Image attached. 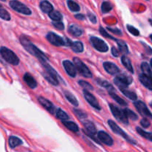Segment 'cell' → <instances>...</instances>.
I'll return each instance as SVG.
<instances>
[{
    "label": "cell",
    "mask_w": 152,
    "mask_h": 152,
    "mask_svg": "<svg viewBox=\"0 0 152 152\" xmlns=\"http://www.w3.org/2000/svg\"><path fill=\"white\" fill-rule=\"evenodd\" d=\"M19 39H20L21 44L25 48V50L29 52L31 55L38 58L39 61H48L45 53L42 51H41L37 46L34 45L26 37L22 35Z\"/></svg>",
    "instance_id": "cell-1"
},
{
    "label": "cell",
    "mask_w": 152,
    "mask_h": 152,
    "mask_svg": "<svg viewBox=\"0 0 152 152\" xmlns=\"http://www.w3.org/2000/svg\"><path fill=\"white\" fill-rule=\"evenodd\" d=\"M0 54H1V57L8 63L13 65H19V59L16 56V53L10 49L2 46L0 48Z\"/></svg>",
    "instance_id": "cell-2"
},
{
    "label": "cell",
    "mask_w": 152,
    "mask_h": 152,
    "mask_svg": "<svg viewBox=\"0 0 152 152\" xmlns=\"http://www.w3.org/2000/svg\"><path fill=\"white\" fill-rule=\"evenodd\" d=\"M108 126H110V128L111 129V130H112L114 133L117 134H118V135H120V136H121L122 137L124 138V139L126 140L127 142H130V143L132 144V145H136L137 141L134 140V139H132L131 137H129V135H128L127 134H126V132H125L124 131H123V129H122L121 128L118 126V125L116 124L115 122H114L113 120H109L108 121Z\"/></svg>",
    "instance_id": "cell-3"
},
{
    "label": "cell",
    "mask_w": 152,
    "mask_h": 152,
    "mask_svg": "<svg viewBox=\"0 0 152 152\" xmlns=\"http://www.w3.org/2000/svg\"><path fill=\"white\" fill-rule=\"evenodd\" d=\"M74 64L75 65V68L78 70L79 73L82 76L86 77V78H91L92 73L91 72L89 68L86 66V64L83 61L80 60L78 57L74 58Z\"/></svg>",
    "instance_id": "cell-4"
},
{
    "label": "cell",
    "mask_w": 152,
    "mask_h": 152,
    "mask_svg": "<svg viewBox=\"0 0 152 152\" xmlns=\"http://www.w3.org/2000/svg\"><path fill=\"white\" fill-rule=\"evenodd\" d=\"M109 107L111 112H112L113 115H114V117H115L118 121L121 122V123L126 125L129 123V120H128V117H126V114H125L124 110H122L121 108L116 106L114 104H110Z\"/></svg>",
    "instance_id": "cell-5"
},
{
    "label": "cell",
    "mask_w": 152,
    "mask_h": 152,
    "mask_svg": "<svg viewBox=\"0 0 152 152\" xmlns=\"http://www.w3.org/2000/svg\"><path fill=\"white\" fill-rule=\"evenodd\" d=\"M132 81H133L132 77L126 74H120V75L117 76L114 80V83L118 86L119 88H128V86L129 85L132 84Z\"/></svg>",
    "instance_id": "cell-6"
},
{
    "label": "cell",
    "mask_w": 152,
    "mask_h": 152,
    "mask_svg": "<svg viewBox=\"0 0 152 152\" xmlns=\"http://www.w3.org/2000/svg\"><path fill=\"white\" fill-rule=\"evenodd\" d=\"M9 4L12 9H13L15 11L18 12V13H22L24 15H28V16L32 13L31 9L22 2H19L18 1H10Z\"/></svg>",
    "instance_id": "cell-7"
},
{
    "label": "cell",
    "mask_w": 152,
    "mask_h": 152,
    "mask_svg": "<svg viewBox=\"0 0 152 152\" xmlns=\"http://www.w3.org/2000/svg\"><path fill=\"white\" fill-rule=\"evenodd\" d=\"M90 42L93 47L96 49V50L102 53H105L108 50V45L101 39L98 38L96 37H91L90 38Z\"/></svg>",
    "instance_id": "cell-8"
},
{
    "label": "cell",
    "mask_w": 152,
    "mask_h": 152,
    "mask_svg": "<svg viewBox=\"0 0 152 152\" xmlns=\"http://www.w3.org/2000/svg\"><path fill=\"white\" fill-rule=\"evenodd\" d=\"M135 108L138 111V112L144 117H148V118L152 119V114L149 109L148 108L147 105L144 103L143 102L140 100H136L134 103Z\"/></svg>",
    "instance_id": "cell-9"
},
{
    "label": "cell",
    "mask_w": 152,
    "mask_h": 152,
    "mask_svg": "<svg viewBox=\"0 0 152 152\" xmlns=\"http://www.w3.org/2000/svg\"><path fill=\"white\" fill-rule=\"evenodd\" d=\"M46 38L49 42L55 46L65 45V40L53 32H49L46 36Z\"/></svg>",
    "instance_id": "cell-10"
},
{
    "label": "cell",
    "mask_w": 152,
    "mask_h": 152,
    "mask_svg": "<svg viewBox=\"0 0 152 152\" xmlns=\"http://www.w3.org/2000/svg\"><path fill=\"white\" fill-rule=\"evenodd\" d=\"M83 94H84V96L85 98H86V101H87L93 108L98 110V111L101 110V107L100 105H99V103L98 102L97 99H96V98L92 94H91L88 90H83Z\"/></svg>",
    "instance_id": "cell-11"
},
{
    "label": "cell",
    "mask_w": 152,
    "mask_h": 152,
    "mask_svg": "<svg viewBox=\"0 0 152 152\" xmlns=\"http://www.w3.org/2000/svg\"><path fill=\"white\" fill-rule=\"evenodd\" d=\"M83 126H84L85 129H86V132H87V134H88V136L91 137L92 139H94L95 141H96V142H98V141L94 138V135L96 134V126H95V125L92 122L86 120V121L83 122Z\"/></svg>",
    "instance_id": "cell-12"
},
{
    "label": "cell",
    "mask_w": 152,
    "mask_h": 152,
    "mask_svg": "<svg viewBox=\"0 0 152 152\" xmlns=\"http://www.w3.org/2000/svg\"><path fill=\"white\" fill-rule=\"evenodd\" d=\"M97 137L100 140V142L105 144L106 145H108V146H111L114 144V140L111 138V137L103 131H100V132H98Z\"/></svg>",
    "instance_id": "cell-13"
},
{
    "label": "cell",
    "mask_w": 152,
    "mask_h": 152,
    "mask_svg": "<svg viewBox=\"0 0 152 152\" xmlns=\"http://www.w3.org/2000/svg\"><path fill=\"white\" fill-rule=\"evenodd\" d=\"M62 65H63L64 68H65V71L67 74L71 77H75L76 74H77V71H76L75 65L73 62H71L69 60H64L62 62Z\"/></svg>",
    "instance_id": "cell-14"
},
{
    "label": "cell",
    "mask_w": 152,
    "mask_h": 152,
    "mask_svg": "<svg viewBox=\"0 0 152 152\" xmlns=\"http://www.w3.org/2000/svg\"><path fill=\"white\" fill-rule=\"evenodd\" d=\"M140 83L148 90L152 91V74H142L139 76Z\"/></svg>",
    "instance_id": "cell-15"
},
{
    "label": "cell",
    "mask_w": 152,
    "mask_h": 152,
    "mask_svg": "<svg viewBox=\"0 0 152 152\" xmlns=\"http://www.w3.org/2000/svg\"><path fill=\"white\" fill-rule=\"evenodd\" d=\"M104 69L111 75H117L120 73V69L115 64L111 62H105L103 63Z\"/></svg>",
    "instance_id": "cell-16"
},
{
    "label": "cell",
    "mask_w": 152,
    "mask_h": 152,
    "mask_svg": "<svg viewBox=\"0 0 152 152\" xmlns=\"http://www.w3.org/2000/svg\"><path fill=\"white\" fill-rule=\"evenodd\" d=\"M38 102L50 113L53 114V113L55 112V108L54 106H53V103H52L50 101H49L48 99H45V98H44L43 96H39Z\"/></svg>",
    "instance_id": "cell-17"
},
{
    "label": "cell",
    "mask_w": 152,
    "mask_h": 152,
    "mask_svg": "<svg viewBox=\"0 0 152 152\" xmlns=\"http://www.w3.org/2000/svg\"><path fill=\"white\" fill-rule=\"evenodd\" d=\"M68 31H69L70 34H72L73 36H75V37H80L84 33L83 28L79 25H75V24L70 25L69 28H68Z\"/></svg>",
    "instance_id": "cell-18"
},
{
    "label": "cell",
    "mask_w": 152,
    "mask_h": 152,
    "mask_svg": "<svg viewBox=\"0 0 152 152\" xmlns=\"http://www.w3.org/2000/svg\"><path fill=\"white\" fill-rule=\"evenodd\" d=\"M23 80L25 82L27 85L29 86L31 88H35L37 86V83L35 79L31 76V74L26 73L25 74V75L23 76Z\"/></svg>",
    "instance_id": "cell-19"
},
{
    "label": "cell",
    "mask_w": 152,
    "mask_h": 152,
    "mask_svg": "<svg viewBox=\"0 0 152 152\" xmlns=\"http://www.w3.org/2000/svg\"><path fill=\"white\" fill-rule=\"evenodd\" d=\"M9 146L11 148H15L16 147L21 145L22 144V140L16 136H10L8 139Z\"/></svg>",
    "instance_id": "cell-20"
},
{
    "label": "cell",
    "mask_w": 152,
    "mask_h": 152,
    "mask_svg": "<svg viewBox=\"0 0 152 152\" xmlns=\"http://www.w3.org/2000/svg\"><path fill=\"white\" fill-rule=\"evenodd\" d=\"M39 7L40 9L42 10V12L46 13H49L50 11H52V10H53V5H52L49 1H45V0L42 1L41 2H40Z\"/></svg>",
    "instance_id": "cell-21"
},
{
    "label": "cell",
    "mask_w": 152,
    "mask_h": 152,
    "mask_svg": "<svg viewBox=\"0 0 152 152\" xmlns=\"http://www.w3.org/2000/svg\"><path fill=\"white\" fill-rule=\"evenodd\" d=\"M70 47L75 53H82L84 50V46L81 42H71Z\"/></svg>",
    "instance_id": "cell-22"
},
{
    "label": "cell",
    "mask_w": 152,
    "mask_h": 152,
    "mask_svg": "<svg viewBox=\"0 0 152 152\" xmlns=\"http://www.w3.org/2000/svg\"><path fill=\"white\" fill-rule=\"evenodd\" d=\"M120 90L129 99L134 101H136L137 99V96L136 94L134 92L132 91H129V89H127V88H120Z\"/></svg>",
    "instance_id": "cell-23"
},
{
    "label": "cell",
    "mask_w": 152,
    "mask_h": 152,
    "mask_svg": "<svg viewBox=\"0 0 152 152\" xmlns=\"http://www.w3.org/2000/svg\"><path fill=\"white\" fill-rule=\"evenodd\" d=\"M62 123H63L64 126L68 129V130L71 131L72 132H74V133H77L80 131V129H79V126L76 124L75 123L71 121H65V120H63L62 121Z\"/></svg>",
    "instance_id": "cell-24"
},
{
    "label": "cell",
    "mask_w": 152,
    "mask_h": 152,
    "mask_svg": "<svg viewBox=\"0 0 152 152\" xmlns=\"http://www.w3.org/2000/svg\"><path fill=\"white\" fill-rule=\"evenodd\" d=\"M121 62L123 63V65H124L125 68L128 70L129 71H130L131 73L133 74L134 73V68L132 66V64L131 60L129 59V58H128L126 56H123L121 57Z\"/></svg>",
    "instance_id": "cell-25"
},
{
    "label": "cell",
    "mask_w": 152,
    "mask_h": 152,
    "mask_svg": "<svg viewBox=\"0 0 152 152\" xmlns=\"http://www.w3.org/2000/svg\"><path fill=\"white\" fill-rule=\"evenodd\" d=\"M63 92H64V94H65V96L66 97V99H68V100L69 101L72 105H75V106H77V105H79L77 98H76L75 96L71 93V92L68 91L67 90H64Z\"/></svg>",
    "instance_id": "cell-26"
},
{
    "label": "cell",
    "mask_w": 152,
    "mask_h": 152,
    "mask_svg": "<svg viewBox=\"0 0 152 152\" xmlns=\"http://www.w3.org/2000/svg\"><path fill=\"white\" fill-rule=\"evenodd\" d=\"M109 94H110V96H111V98H112V99H114L115 102H117V103L120 104V105H124V106H126V105H128L127 102H126L124 99H122L120 96H118V95H117V94L114 93V91H109Z\"/></svg>",
    "instance_id": "cell-27"
},
{
    "label": "cell",
    "mask_w": 152,
    "mask_h": 152,
    "mask_svg": "<svg viewBox=\"0 0 152 152\" xmlns=\"http://www.w3.org/2000/svg\"><path fill=\"white\" fill-rule=\"evenodd\" d=\"M49 14V17L52 19L54 22H59V21H62V13H59V11L57 10H52L50 11V13H48Z\"/></svg>",
    "instance_id": "cell-28"
},
{
    "label": "cell",
    "mask_w": 152,
    "mask_h": 152,
    "mask_svg": "<svg viewBox=\"0 0 152 152\" xmlns=\"http://www.w3.org/2000/svg\"><path fill=\"white\" fill-rule=\"evenodd\" d=\"M115 42L117 43V45H118L119 48H120V51H121L122 53H129V48H128V45L126 43V42H124L123 40H121V39H117L115 40Z\"/></svg>",
    "instance_id": "cell-29"
},
{
    "label": "cell",
    "mask_w": 152,
    "mask_h": 152,
    "mask_svg": "<svg viewBox=\"0 0 152 152\" xmlns=\"http://www.w3.org/2000/svg\"><path fill=\"white\" fill-rule=\"evenodd\" d=\"M0 18L5 21H10L11 19L10 13L1 4H0Z\"/></svg>",
    "instance_id": "cell-30"
},
{
    "label": "cell",
    "mask_w": 152,
    "mask_h": 152,
    "mask_svg": "<svg viewBox=\"0 0 152 152\" xmlns=\"http://www.w3.org/2000/svg\"><path fill=\"white\" fill-rule=\"evenodd\" d=\"M136 130H137V133L139 134L140 136H142V137L145 138V139L151 141L152 142V133L151 132H145V131H144L143 129H142L141 128H140V127H137Z\"/></svg>",
    "instance_id": "cell-31"
},
{
    "label": "cell",
    "mask_w": 152,
    "mask_h": 152,
    "mask_svg": "<svg viewBox=\"0 0 152 152\" xmlns=\"http://www.w3.org/2000/svg\"><path fill=\"white\" fill-rule=\"evenodd\" d=\"M96 83H97L98 85H99L100 86H102V87L108 89L109 91H114V88H113V86H112V85L105 80H102V79H96Z\"/></svg>",
    "instance_id": "cell-32"
},
{
    "label": "cell",
    "mask_w": 152,
    "mask_h": 152,
    "mask_svg": "<svg viewBox=\"0 0 152 152\" xmlns=\"http://www.w3.org/2000/svg\"><path fill=\"white\" fill-rule=\"evenodd\" d=\"M67 4H68V7L70 10L72 12H78L80 11V7L77 2L72 1V0H68L67 1Z\"/></svg>",
    "instance_id": "cell-33"
},
{
    "label": "cell",
    "mask_w": 152,
    "mask_h": 152,
    "mask_svg": "<svg viewBox=\"0 0 152 152\" xmlns=\"http://www.w3.org/2000/svg\"><path fill=\"white\" fill-rule=\"evenodd\" d=\"M42 74L43 75L44 78L46 80H48L50 84L53 85V86H58V85H59V81H58V80L56 78H54V77H51V76L48 74L46 72L42 73Z\"/></svg>",
    "instance_id": "cell-34"
},
{
    "label": "cell",
    "mask_w": 152,
    "mask_h": 152,
    "mask_svg": "<svg viewBox=\"0 0 152 152\" xmlns=\"http://www.w3.org/2000/svg\"><path fill=\"white\" fill-rule=\"evenodd\" d=\"M124 112L125 114H126V117H128V119L129 118L132 120H134V121L138 120V116L137 115L136 113H134L133 111L129 109V108H126V109H124Z\"/></svg>",
    "instance_id": "cell-35"
},
{
    "label": "cell",
    "mask_w": 152,
    "mask_h": 152,
    "mask_svg": "<svg viewBox=\"0 0 152 152\" xmlns=\"http://www.w3.org/2000/svg\"><path fill=\"white\" fill-rule=\"evenodd\" d=\"M113 8V5L111 3H110L109 1H104L102 2V5H101V10L103 13H108L109 11H111Z\"/></svg>",
    "instance_id": "cell-36"
},
{
    "label": "cell",
    "mask_w": 152,
    "mask_h": 152,
    "mask_svg": "<svg viewBox=\"0 0 152 152\" xmlns=\"http://www.w3.org/2000/svg\"><path fill=\"white\" fill-rule=\"evenodd\" d=\"M56 117L57 118H59V120H61L62 121L63 120H67L69 117L68 115L67 114V113L65 111H64L63 110H62L61 108H58V110L56 111Z\"/></svg>",
    "instance_id": "cell-37"
},
{
    "label": "cell",
    "mask_w": 152,
    "mask_h": 152,
    "mask_svg": "<svg viewBox=\"0 0 152 152\" xmlns=\"http://www.w3.org/2000/svg\"><path fill=\"white\" fill-rule=\"evenodd\" d=\"M141 69H142L143 74H152V71L150 68L149 65L147 62H142L141 64Z\"/></svg>",
    "instance_id": "cell-38"
},
{
    "label": "cell",
    "mask_w": 152,
    "mask_h": 152,
    "mask_svg": "<svg viewBox=\"0 0 152 152\" xmlns=\"http://www.w3.org/2000/svg\"><path fill=\"white\" fill-rule=\"evenodd\" d=\"M78 84L80 85L81 87L87 89V90H93V87H92L91 85L89 83H88V82L84 81V80H80V81L78 82Z\"/></svg>",
    "instance_id": "cell-39"
},
{
    "label": "cell",
    "mask_w": 152,
    "mask_h": 152,
    "mask_svg": "<svg viewBox=\"0 0 152 152\" xmlns=\"http://www.w3.org/2000/svg\"><path fill=\"white\" fill-rule=\"evenodd\" d=\"M127 29H128V31H129V32H130L131 34H132V35L136 36V37H137V36L140 35V31H138L137 28H135L134 27L132 26V25H127Z\"/></svg>",
    "instance_id": "cell-40"
},
{
    "label": "cell",
    "mask_w": 152,
    "mask_h": 152,
    "mask_svg": "<svg viewBox=\"0 0 152 152\" xmlns=\"http://www.w3.org/2000/svg\"><path fill=\"white\" fill-rule=\"evenodd\" d=\"M74 112L75 114V115L78 117L79 119H86L87 117V114L83 111H80V110L77 109H74Z\"/></svg>",
    "instance_id": "cell-41"
},
{
    "label": "cell",
    "mask_w": 152,
    "mask_h": 152,
    "mask_svg": "<svg viewBox=\"0 0 152 152\" xmlns=\"http://www.w3.org/2000/svg\"><path fill=\"white\" fill-rule=\"evenodd\" d=\"M99 32L101 33V34H102V35L103 36V37H106V38L111 39H114V41H115V40L117 39L114 38V37H112V36H111V35H110V34H108V33H107L106 31H105V30L103 28H102V27H100V28H99Z\"/></svg>",
    "instance_id": "cell-42"
},
{
    "label": "cell",
    "mask_w": 152,
    "mask_h": 152,
    "mask_svg": "<svg viewBox=\"0 0 152 152\" xmlns=\"http://www.w3.org/2000/svg\"><path fill=\"white\" fill-rule=\"evenodd\" d=\"M52 24H53V25L56 28V29L60 30V31H62V30H64V28H65V25L62 23V21H59V22H54V21H53V22H52Z\"/></svg>",
    "instance_id": "cell-43"
},
{
    "label": "cell",
    "mask_w": 152,
    "mask_h": 152,
    "mask_svg": "<svg viewBox=\"0 0 152 152\" xmlns=\"http://www.w3.org/2000/svg\"><path fill=\"white\" fill-rule=\"evenodd\" d=\"M140 124L142 127L145 128V129H146V128L149 127L150 125H151V123H150L149 120H148L146 117H144V118H142V120H141Z\"/></svg>",
    "instance_id": "cell-44"
},
{
    "label": "cell",
    "mask_w": 152,
    "mask_h": 152,
    "mask_svg": "<svg viewBox=\"0 0 152 152\" xmlns=\"http://www.w3.org/2000/svg\"><path fill=\"white\" fill-rule=\"evenodd\" d=\"M88 19H90V21L92 23H96V17L94 13L88 12Z\"/></svg>",
    "instance_id": "cell-45"
},
{
    "label": "cell",
    "mask_w": 152,
    "mask_h": 152,
    "mask_svg": "<svg viewBox=\"0 0 152 152\" xmlns=\"http://www.w3.org/2000/svg\"><path fill=\"white\" fill-rule=\"evenodd\" d=\"M141 43H142V45H143L144 48L145 49V52H146L148 54H152V48H151L150 47L149 45H148L147 44H145V43L142 42Z\"/></svg>",
    "instance_id": "cell-46"
},
{
    "label": "cell",
    "mask_w": 152,
    "mask_h": 152,
    "mask_svg": "<svg viewBox=\"0 0 152 152\" xmlns=\"http://www.w3.org/2000/svg\"><path fill=\"white\" fill-rule=\"evenodd\" d=\"M108 28V30H109L110 31H111L112 33H114V34H118V35H121L122 34V32L120 30H119L118 28Z\"/></svg>",
    "instance_id": "cell-47"
},
{
    "label": "cell",
    "mask_w": 152,
    "mask_h": 152,
    "mask_svg": "<svg viewBox=\"0 0 152 152\" xmlns=\"http://www.w3.org/2000/svg\"><path fill=\"white\" fill-rule=\"evenodd\" d=\"M111 53L113 54V56H119V55H120V53H119V51L117 50V48H115L114 47H113L112 48H111Z\"/></svg>",
    "instance_id": "cell-48"
},
{
    "label": "cell",
    "mask_w": 152,
    "mask_h": 152,
    "mask_svg": "<svg viewBox=\"0 0 152 152\" xmlns=\"http://www.w3.org/2000/svg\"><path fill=\"white\" fill-rule=\"evenodd\" d=\"M75 18L76 19H79V20H84L85 19V16L84 15H83V14H77V15H75Z\"/></svg>",
    "instance_id": "cell-49"
},
{
    "label": "cell",
    "mask_w": 152,
    "mask_h": 152,
    "mask_svg": "<svg viewBox=\"0 0 152 152\" xmlns=\"http://www.w3.org/2000/svg\"><path fill=\"white\" fill-rule=\"evenodd\" d=\"M149 22H150V24H151V25L152 26V19H149Z\"/></svg>",
    "instance_id": "cell-50"
},
{
    "label": "cell",
    "mask_w": 152,
    "mask_h": 152,
    "mask_svg": "<svg viewBox=\"0 0 152 152\" xmlns=\"http://www.w3.org/2000/svg\"><path fill=\"white\" fill-rule=\"evenodd\" d=\"M150 65H151V67L152 68V59L150 60Z\"/></svg>",
    "instance_id": "cell-51"
},
{
    "label": "cell",
    "mask_w": 152,
    "mask_h": 152,
    "mask_svg": "<svg viewBox=\"0 0 152 152\" xmlns=\"http://www.w3.org/2000/svg\"><path fill=\"white\" fill-rule=\"evenodd\" d=\"M150 38H151V41H152V34H151V35H150Z\"/></svg>",
    "instance_id": "cell-52"
},
{
    "label": "cell",
    "mask_w": 152,
    "mask_h": 152,
    "mask_svg": "<svg viewBox=\"0 0 152 152\" xmlns=\"http://www.w3.org/2000/svg\"><path fill=\"white\" fill-rule=\"evenodd\" d=\"M150 105H151V107L152 108V101H151V102H150Z\"/></svg>",
    "instance_id": "cell-53"
},
{
    "label": "cell",
    "mask_w": 152,
    "mask_h": 152,
    "mask_svg": "<svg viewBox=\"0 0 152 152\" xmlns=\"http://www.w3.org/2000/svg\"><path fill=\"white\" fill-rule=\"evenodd\" d=\"M1 1H5L6 0H1Z\"/></svg>",
    "instance_id": "cell-54"
},
{
    "label": "cell",
    "mask_w": 152,
    "mask_h": 152,
    "mask_svg": "<svg viewBox=\"0 0 152 152\" xmlns=\"http://www.w3.org/2000/svg\"><path fill=\"white\" fill-rule=\"evenodd\" d=\"M147 1H148V0H147Z\"/></svg>",
    "instance_id": "cell-55"
}]
</instances>
